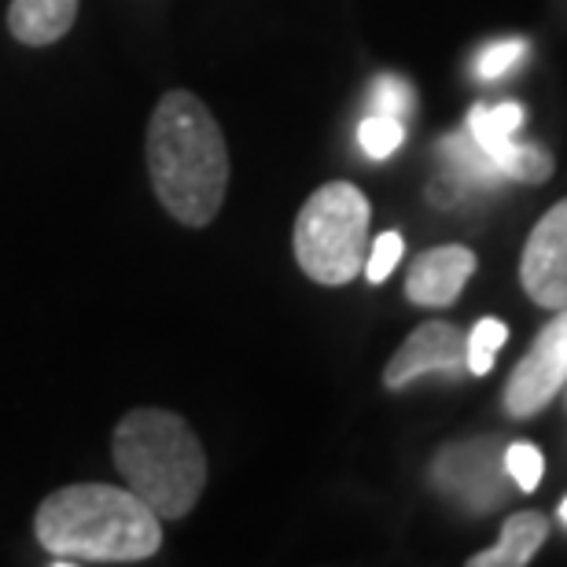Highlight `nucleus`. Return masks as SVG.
<instances>
[{
    "mask_svg": "<svg viewBox=\"0 0 567 567\" xmlns=\"http://www.w3.org/2000/svg\"><path fill=\"white\" fill-rule=\"evenodd\" d=\"M549 538V519L542 513H513L502 524L497 546L468 557V567H527Z\"/></svg>",
    "mask_w": 567,
    "mask_h": 567,
    "instance_id": "12",
    "label": "nucleus"
},
{
    "mask_svg": "<svg viewBox=\"0 0 567 567\" xmlns=\"http://www.w3.org/2000/svg\"><path fill=\"white\" fill-rule=\"evenodd\" d=\"M564 391H567V383H564Z\"/></svg>",
    "mask_w": 567,
    "mask_h": 567,
    "instance_id": "20",
    "label": "nucleus"
},
{
    "mask_svg": "<svg viewBox=\"0 0 567 567\" xmlns=\"http://www.w3.org/2000/svg\"><path fill=\"white\" fill-rule=\"evenodd\" d=\"M524 52H527L524 38H508V41L486 44L483 55H480V63H475V74H480L483 82H494V78H502V74L513 71V66L524 60Z\"/></svg>",
    "mask_w": 567,
    "mask_h": 567,
    "instance_id": "17",
    "label": "nucleus"
},
{
    "mask_svg": "<svg viewBox=\"0 0 567 567\" xmlns=\"http://www.w3.org/2000/svg\"><path fill=\"white\" fill-rule=\"evenodd\" d=\"M519 284L542 310L557 313L567 306V199L549 207L530 229L519 255Z\"/></svg>",
    "mask_w": 567,
    "mask_h": 567,
    "instance_id": "8",
    "label": "nucleus"
},
{
    "mask_svg": "<svg viewBox=\"0 0 567 567\" xmlns=\"http://www.w3.org/2000/svg\"><path fill=\"white\" fill-rule=\"evenodd\" d=\"M405 141V122L391 115H369L358 126V144L369 158H388L402 147Z\"/></svg>",
    "mask_w": 567,
    "mask_h": 567,
    "instance_id": "14",
    "label": "nucleus"
},
{
    "mask_svg": "<svg viewBox=\"0 0 567 567\" xmlns=\"http://www.w3.org/2000/svg\"><path fill=\"white\" fill-rule=\"evenodd\" d=\"M475 266H480V258L461 244L431 247V251L413 258L410 277H405V299L413 306H424V310H446L461 299Z\"/></svg>",
    "mask_w": 567,
    "mask_h": 567,
    "instance_id": "10",
    "label": "nucleus"
},
{
    "mask_svg": "<svg viewBox=\"0 0 567 567\" xmlns=\"http://www.w3.org/2000/svg\"><path fill=\"white\" fill-rule=\"evenodd\" d=\"M502 446L497 439H472L453 442V446L439 450L435 464H431V480H435L439 494L457 502L468 513H491L502 502L497 494V464H502Z\"/></svg>",
    "mask_w": 567,
    "mask_h": 567,
    "instance_id": "7",
    "label": "nucleus"
},
{
    "mask_svg": "<svg viewBox=\"0 0 567 567\" xmlns=\"http://www.w3.org/2000/svg\"><path fill=\"white\" fill-rule=\"evenodd\" d=\"M405 251V240L399 233H380L377 240L369 244V258H365V280L369 284H383L391 274H394V266H399V258Z\"/></svg>",
    "mask_w": 567,
    "mask_h": 567,
    "instance_id": "18",
    "label": "nucleus"
},
{
    "mask_svg": "<svg viewBox=\"0 0 567 567\" xmlns=\"http://www.w3.org/2000/svg\"><path fill=\"white\" fill-rule=\"evenodd\" d=\"M147 177L166 214L188 229L218 218L229 192V144L203 104L188 89H169L147 122Z\"/></svg>",
    "mask_w": 567,
    "mask_h": 567,
    "instance_id": "1",
    "label": "nucleus"
},
{
    "mask_svg": "<svg viewBox=\"0 0 567 567\" xmlns=\"http://www.w3.org/2000/svg\"><path fill=\"white\" fill-rule=\"evenodd\" d=\"M557 313L560 317H553L535 336V343H530L502 391L505 413L516 416V421H530L542 410H549L567 383V306Z\"/></svg>",
    "mask_w": 567,
    "mask_h": 567,
    "instance_id": "5",
    "label": "nucleus"
},
{
    "mask_svg": "<svg viewBox=\"0 0 567 567\" xmlns=\"http://www.w3.org/2000/svg\"><path fill=\"white\" fill-rule=\"evenodd\" d=\"M557 516H560V524H567V497L560 502V508H557Z\"/></svg>",
    "mask_w": 567,
    "mask_h": 567,
    "instance_id": "19",
    "label": "nucleus"
},
{
    "mask_svg": "<svg viewBox=\"0 0 567 567\" xmlns=\"http://www.w3.org/2000/svg\"><path fill=\"white\" fill-rule=\"evenodd\" d=\"M118 475L155 508L158 519H181L196 508L207 486V453L185 416L141 405L118 421L111 435Z\"/></svg>",
    "mask_w": 567,
    "mask_h": 567,
    "instance_id": "3",
    "label": "nucleus"
},
{
    "mask_svg": "<svg viewBox=\"0 0 567 567\" xmlns=\"http://www.w3.org/2000/svg\"><path fill=\"white\" fill-rule=\"evenodd\" d=\"M519 126H524V107L519 104H475L468 111V122H464L468 137L483 147V155L497 166V174L519 181V185H546L557 163H553L546 147L516 141Z\"/></svg>",
    "mask_w": 567,
    "mask_h": 567,
    "instance_id": "6",
    "label": "nucleus"
},
{
    "mask_svg": "<svg viewBox=\"0 0 567 567\" xmlns=\"http://www.w3.org/2000/svg\"><path fill=\"white\" fill-rule=\"evenodd\" d=\"M33 535L52 564H141L163 546V519L130 486L74 483L38 505Z\"/></svg>",
    "mask_w": 567,
    "mask_h": 567,
    "instance_id": "2",
    "label": "nucleus"
},
{
    "mask_svg": "<svg viewBox=\"0 0 567 567\" xmlns=\"http://www.w3.org/2000/svg\"><path fill=\"white\" fill-rule=\"evenodd\" d=\"M505 472L513 475V483L519 491H535L542 483V475H546V457H542L538 446H530V442H513V446L505 450Z\"/></svg>",
    "mask_w": 567,
    "mask_h": 567,
    "instance_id": "16",
    "label": "nucleus"
},
{
    "mask_svg": "<svg viewBox=\"0 0 567 567\" xmlns=\"http://www.w3.org/2000/svg\"><path fill=\"white\" fill-rule=\"evenodd\" d=\"M78 22V0H11L8 30L27 49L63 41Z\"/></svg>",
    "mask_w": 567,
    "mask_h": 567,
    "instance_id": "11",
    "label": "nucleus"
},
{
    "mask_svg": "<svg viewBox=\"0 0 567 567\" xmlns=\"http://www.w3.org/2000/svg\"><path fill=\"white\" fill-rule=\"evenodd\" d=\"M461 377L468 372V358H464V332L450 321H424L405 336L399 354L383 369V383L391 391L405 388V383L421 377Z\"/></svg>",
    "mask_w": 567,
    "mask_h": 567,
    "instance_id": "9",
    "label": "nucleus"
},
{
    "mask_svg": "<svg viewBox=\"0 0 567 567\" xmlns=\"http://www.w3.org/2000/svg\"><path fill=\"white\" fill-rule=\"evenodd\" d=\"M369 196L350 181H328L302 203L295 218V262L313 284L343 288L365 274L369 258Z\"/></svg>",
    "mask_w": 567,
    "mask_h": 567,
    "instance_id": "4",
    "label": "nucleus"
},
{
    "mask_svg": "<svg viewBox=\"0 0 567 567\" xmlns=\"http://www.w3.org/2000/svg\"><path fill=\"white\" fill-rule=\"evenodd\" d=\"M505 343H508V324H502L497 317H483V321L464 336V358H468L472 377H486L497 358V350Z\"/></svg>",
    "mask_w": 567,
    "mask_h": 567,
    "instance_id": "13",
    "label": "nucleus"
},
{
    "mask_svg": "<svg viewBox=\"0 0 567 567\" xmlns=\"http://www.w3.org/2000/svg\"><path fill=\"white\" fill-rule=\"evenodd\" d=\"M416 111V93L405 78L383 74L377 78V89H372V115H391L399 122H410Z\"/></svg>",
    "mask_w": 567,
    "mask_h": 567,
    "instance_id": "15",
    "label": "nucleus"
}]
</instances>
